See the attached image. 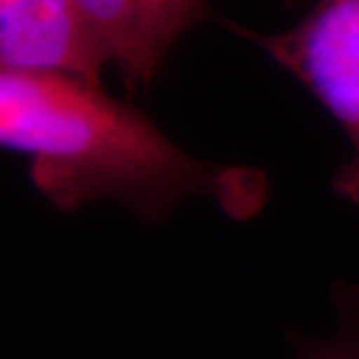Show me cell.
Returning <instances> with one entry per match:
<instances>
[{"instance_id": "obj_3", "label": "cell", "mask_w": 359, "mask_h": 359, "mask_svg": "<svg viewBox=\"0 0 359 359\" xmlns=\"http://www.w3.org/2000/svg\"><path fill=\"white\" fill-rule=\"evenodd\" d=\"M0 65L102 84L110 60L76 0H0Z\"/></svg>"}, {"instance_id": "obj_4", "label": "cell", "mask_w": 359, "mask_h": 359, "mask_svg": "<svg viewBox=\"0 0 359 359\" xmlns=\"http://www.w3.org/2000/svg\"><path fill=\"white\" fill-rule=\"evenodd\" d=\"M128 94L146 88L174 42L200 22L208 0H76Z\"/></svg>"}, {"instance_id": "obj_6", "label": "cell", "mask_w": 359, "mask_h": 359, "mask_svg": "<svg viewBox=\"0 0 359 359\" xmlns=\"http://www.w3.org/2000/svg\"><path fill=\"white\" fill-rule=\"evenodd\" d=\"M285 2L294 6V4H304V2H308V0H285Z\"/></svg>"}, {"instance_id": "obj_2", "label": "cell", "mask_w": 359, "mask_h": 359, "mask_svg": "<svg viewBox=\"0 0 359 359\" xmlns=\"http://www.w3.org/2000/svg\"><path fill=\"white\" fill-rule=\"evenodd\" d=\"M228 26L257 42L339 122L353 156L332 184L337 196L359 208V0H316L294 28L280 34Z\"/></svg>"}, {"instance_id": "obj_5", "label": "cell", "mask_w": 359, "mask_h": 359, "mask_svg": "<svg viewBox=\"0 0 359 359\" xmlns=\"http://www.w3.org/2000/svg\"><path fill=\"white\" fill-rule=\"evenodd\" d=\"M339 309V327L327 341L292 337L295 359H359V287L339 285L334 294Z\"/></svg>"}, {"instance_id": "obj_1", "label": "cell", "mask_w": 359, "mask_h": 359, "mask_svg": "<svg viewBox=\"0 0 359 359\" xmlns=\"http://www.w3.org/2000/svg\"><path fill=\"white\" fill-rule=\"evenodd\" d=\"M0 142L30 156V182L60 212L104 198L154 222L188 196L216 192L214 168L102 84L68 74L2 70Z\"/></svg>"}]
</instances>
